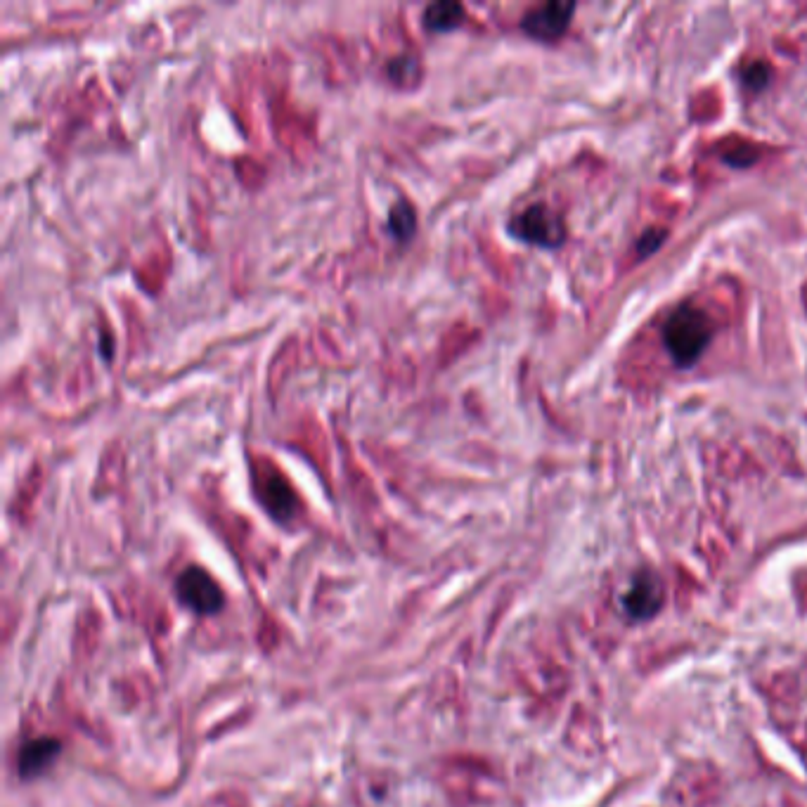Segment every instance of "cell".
<instances>
[{
    "label": "cell",
    "instance_id": "7a4b0ae2",
    "mask_svg": "<svg viewBox=\"0 0 807 807\" xmlns=\"http://www.w3.org/2000/svg\"><path fill=\"white\" fill-rule=\"evenodd\" d=\"M509 232L528 244H538V247H559L566 240L564 221L559 213H554L545 204L528 206L509 223Z\"/></svg>",
    "mask_w": 807,
    "mask_h": 807
},
{
    "label": "cell",
    "instance_id": "8fae6325",
    "mask_svg": "<svg viewBox=\"0 0 807 807\" xmlns=\"http://www.w3.org/2000/svg\"><path fill=\"white\" fill-rule=\"evenodd\" d=\"M770 69L765 67L763 62H755V64H751V67H748L746 71H744V81L748 83V86L751 88H763L765 83H767V79H770Z\"/></svg>",
    "mask_w": 807,
    "mask_h": 807
},
{
    "label": "cell",
    "instance_id": "5b68a950",
    "mask_svg": "<svg viewBox=\"0 0 807 807\" xmlns=\"http://www.w3.org/2000/svg\"><path fill=\"white\" fill-rule=\"evenodd\" d=\"M663 604V590L658 585L656 578L642 576L635 580V585L630 587V592L625 595V611L630 613L637 621H644V618H651L654 613L661 609Z\"/></svg>",
    "mask_w": 807,
    "mask_h": 807
},
{
    "label": "cell",
    "instance_id": "7c38bea8",
    "mask_svg": "<svg viewBox=\"0 0 807 807\" xmlns=\"http://www.w3.org/2000/svg\"><path fill=\"white\" fill-rule=\"evenodd\" d=\"M666 235H668L666 230H649L647 235L639 240V254L647 256V254H651V251H656L658 247H661V242L666 240Z\"/></svg>",
    "mask_w": 807,
    "mask_h": 807
},
{
    "label": "cell",
    "instance_id": "3957f363",
    "mask_svg": "<svg viewBox=\"0 0 807 807\" xmlns=\"http://www.w3.org/2000/svg\"><path fill=\"white\" fill-rule=\"evenodd\" d=\"M573 10H576V5L559 3V0L538 5V8L526 12V17L521 19V29H524L528 36H533L535 41H557V38L568 29Z\"/></svg>",
    "mask_w": 807,
    "mask_h": 807
},
{
    "label": "cell",
    "instance_id": "277c9868",
    "mask_svg": "<svg viewBox=\"0 0 807 807\" xmlns=\"http://www.w3.org/2000/svg\"><path fill=\"white\" fill-rule=\"evenodd\" d=\"M178 592L183 602L199 613H211L223 604L221 587L202 568H187L178 580Z\"/></svg>",
    "mask_w": 807,
    "mask_h": 807
},
{
    "label": "cell",
    "instance_id": "ba28073f",
    "mask_svg": "<svg viewBox=\"0 0 807 807\" xmlns=\"http://www.w3.org/2000/svg\"><path fill=\"white\" fill-rule=\"evenodd\" d=\"M60 753V744L53 739H38L24 746L22 758H19V770L22 774H36L48 767Z\"/></svg>",
    "mask_w": 807,
    "mask_h": 807
},
{
    "label": "cell",
    "instance_id": "6da1fadb",
    "mask_svg": "<svg viewBox=\"0 0 807 807\" xmlns=\"http://www.w3.org/2000/svg\"><path fill=\"white\" fill-rule=\"evenodd\" d=\"M710 339H713V322L701 308L689 306V303L675 308L663 327V341H666L670 358L680 367L694 365L708 348Z\"/></svg>",
    "mask_w": 807,
    "mask_h": 807
},
{
    "label": "cell",
    "instance_id": "52a82bcc",
    "mask_svg": "<svg viewBox=\"0 0 807 807\" xmlns=\"http://www.w3.org/2000/svg\"><path fill=\"white\" fill-rule=\"evenodd\" d=\"M422 22L429 31H450L464 22V8L455 0H438L426 5Z\"/></svg>",
    "mask_w": 807,
    "mask_h": 807
},
{
    "label": "cell",
    "instance_id": "30bf717a",
    "mask_svg": "<svg viewBox=\"0 0 807 807\" xmlns=\"http://www.w3.org/2000/svg\"><path fill=\"white\" fill-rule=\"evenodd\" d=\"M389 76L400 86H412L419 79V62L412 55H396L389 62Z\"/></svg>",
    "mask_w": 807,
    "mask_h": 807
},
{
    "label": "cell",
    "instance_id": "9c48e42d",
    "mask_svg": "<svg viewBox=\"0 0 807 807\" xmlns=\"http://www.w3.org/2000/svg\"><path fill=\"white\" fill-rule=\"evenodd\" d=\"M415 225H417V213L408 202H405V199H400L398 204L391 206L389 230L398 237V240H408V237H412Z\"/></svg>",
    "mask_w": 807,
    "mask_h": 807
},
{
    "label": "cell",
    "instance_id": "8992f818",
    "mask_svg": "<svg viewBox=\"0 0 807 807\" xmlns=\"http://www.w3.org/2000/svg\"><path fill=\"white\" fill-rule=\"evenodd\" d=\"M261 493H263V502H266V507L270 509V514L280 516V519H287V516L294 512V507H296L294 490L289 488V483L284 481L282 476L263 474Z\"/></svg>",
    "mask_w": 807,
    "mask_h": 807
}]
</instances>
